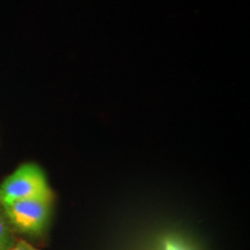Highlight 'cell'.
Returning <instances> with one entry per match:
<instances>
[{"mask_svg": "<svg viewBox=\"0 0 250 250\" xmlns=\"http://www.w3.org/2000/svg\"><path fill=\"white\" fill-rule=\"evenodd\" d=\"M33 198H52L45 173L39 165H21L0 184V205Z\"/></svg>", "mask_w": 250, "mask_h": 250, "instance_id": "1", "label": "cell"}, {"mask_svg": "<svg viewBox=\"0 0 250 250\" xmlns=\"http://www.w3.org/2000/svg\"><path fill=\"white\" fill-rule=\"evenodd\" d=\"M6 250H40L36 247L30 245L29 242L24 241V240H15L12 246H9Z\"/></svg>", "mask_w": 250, "mask_h": 250, "instance_id": "5", "label": "cell"}, {"mask_svg": "<svg viewBox=\"0 0 250 250\" xmlns=\"http://www.w3.org/2000/svg\"><path fill=\"white\" fill-rule=\"evenodd\" d=\"M52 201V198H33L0 206L14 232L27 236H40L50 223Z\"/></svg>", "mask_w": 250, "mask_h": 250, "instance_id": "2", "label": "cell"}, {"mask_svg": "<svg viewBox=\"0 0 250 250\" xmlns=\"http://www.w3.org/2000/svg\"><path fill=\"white\" fill-rule=\"evenodd\" d=\"M164 250H191L183 241L175 237H167L164 241Z\"/></svg>", "mask_w": 250, "mask_h": 250, "instance_id": "4", "label": "cell"}, {"mask_svg": "<svg viewBox=\"0 0 250 250\" xmlns=\"http://www.w3.org/2000/svg\"><path fill=\"white\" fill-rule=\"evenodd\" d=\"M15 240L17 237H15L14 230L9 226L4 211L0 206V250L7 249L9 246L13 245Z\"/></svg>", "mask_w": 250, "mask_h": 250, "instance_id": "3", "label": "cell"}]
</instances>
